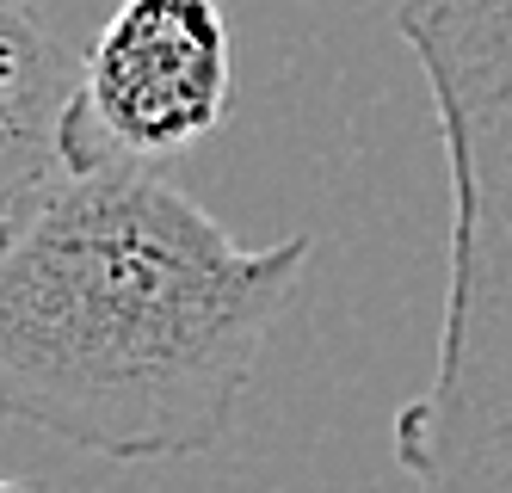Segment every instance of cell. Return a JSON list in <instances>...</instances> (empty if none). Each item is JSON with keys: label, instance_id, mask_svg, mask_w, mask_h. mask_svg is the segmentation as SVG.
<instances>
[{"label": "cell", "instance_id": "cell-1", "mask_svg": "<svg viewBox=\"0 0 512 493\" xmlns=\"http://www.w3.org/2000/svg\"><path fill=\"white\" fill-rule=\"evenodd\" d=\"M309 259V235L235 241L155 161L62 173L0 235V413L112 463L204 457Z\"/></svg>", "mask_w": 512, "mask_h": 493}, {"label": "cell", "instance_id": "cell-2", "mask_svg": "<svg viewBox=\"0 0 512 493\" xmlns=\"http://www.w3.org/2000/svg\"><path fill=\"white\" fill-rule=\"evenodd\" d=\"M389 444L414 493H512V210H451L432 376Z\"/></svg>", "mask_w": 512, "mask_h": 493}, {"label": "cell", "instance_id": "cell-3", "mask_svg": "<svg viewBox=\"0 0 512 493\" xmlns=\"http://www.w3.org/2000/svg\"><path fill=\"white\" fill-rule=\"evenodd\" d=\"M235 93V44L216 0H124L81 62L68 105V173L167 161L216 136Z\"/></svg>", "mask_w": 512, "mask_h": 493}, {"label": "cell", "instance_id": "cell-4", "mask_svg": "<svg viewBox=\"0 0 512 493\" xmlns=\"http://www.w3.org/2000/svg\"><path fill=\"white\" fill-rule=\"evenodd\" d=\"M426 74L451 204H512V0H401Z\"/></svg>", "mask_w": 512, "mask_h": 493}, {"label": "cell", "instance_id": "cell-5", "mask_svg": "<svg viewBox=\"0 0 512 493\" xmlns=\"http://www.w3.org/2000/svg\"><path fill=\"white\" fill-rule=\"evenodd\" d=\"M81 62L44 25L38 7L0 0V235L38 210L68 173V105Z\"/></svg>", "mask_w": 512, "mask_h": 493}, {"label": "cell", "instance_id": "cell-6", "mask_svg": "<svg viewBox=\"0 0 512 493\" xmlns=\"http://www.w3.org/2000/svg\"><path fill=\"white\" fill-rule=\"evenodd\" d=\"M0 493H56L50 481H31V475H0Z\"/></svg>", "mask_w": 512, "mask_h": 493}]
</instances>
